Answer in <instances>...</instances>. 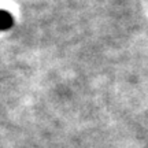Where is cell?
Masks as SVG:
<instances>
[{"label": "cell", "instance_id": "1", "mask_svg": "<svg viewBox=\"0 0 148 148\" xmlns=\"http://www.w3.org/2000/svg\"><path fill=\"white\" fill-rule=\"evenodd\" d=\"M12 26H14V16L8 11L0 8V32L10 30Z\"/></svg>", "mask_w": 148, "mask_h": 148}]
</instances>
